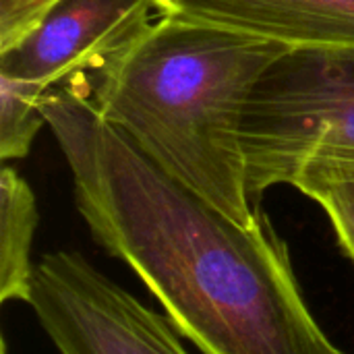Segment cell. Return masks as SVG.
<instances>
[{"label": "cell", "mask_w": 354, "mask_h": 354, "mask_svg": "<svg viewBox=\"0 0 354 354\" xmlns=\"http://www.w3.org/2000/svg\"><path fill=\"white\" fill-rule=\"evenodd\" d=\"M299 191L326 212L338 245L354 261V180L309 183Z\"/></svg>", "instance_id": "cell-9"}, {"label": "cell", "mask_w": 354, "mask_h": 354, "mask_svg": "<svg viewBox=\"0 0 354 354\" xmlns=\"http://www.w3.org/2000/svg\"><path fill=\"white\" fill-rule=\"evenodd\" d=\"M156 17L153 0H60L21 44L0 54V73L50 91L102 68Z\"/></svg>", "instance_id": "cell-5"}, {"label": "cell", "mask_w": 354, "mask_h": 354, "mask_svg": "<svg viewBox=\"0 0 354 354\" xmlns=\"http://www.w3.org/2000/svg\"><path fill=\"white\" fill-rule=\"evenodd\" d=\"M253 201L278 185L354 180V58L292 50L255 85L243 129Z\"/></svg>", "instance_id": "cell-3"}, {"label": "cell", "mask_w": 354, "mask_h": 354, "mask_svg": "<svg viewBox=\"0 0 354 354\" xmlns=\"http://www.w3.org/2000/svg\"><path fill=\"white\" fill-rule=\"evenodd\" d=\"M60 0H0V54L21 44ZM160 15L174 10V0H153Z\"/></svg>", "instance_id": "cell-10"}, {"label": "cell", "mask_w": 354, "mask_h": 354, "mask_svg": "<svg viewBox=\"0 0 354 354\" xmlns=\"http://www.w3.org/2000/svg\"><path fill=\"white\" fill-rule=\"evenodd\" d=\"M37 201L29 183L10 166L0 174V303L29 305L35 268Z\"/></svg>", "instance_id": "cell-7"}, {"label": "cell", "mask_w": 354, "mask_h": 354, "mask_svg": "<svg viewBox=\"0 0 354 354\" xmlns=\"http://www.w3.org/2000/svg\"><path fill=\"white\" fill-rule=\"evenodd\" d=\"M29 307L58 354H189L166 315L77 251L41 255Z\"/></svg>", "instance_id": "cell-4"}, {"label": "cell", "mask_w": 354, "mask_h": 354, "mask_svg": "<svg viewBox=\"0 0 354 354\" xmlns=\"http://www.w3.org/2000/svg\"><path fill=\"white\" fill-rule=\"evenodd\" d=\"M288 52L272 39L160 15L79 81L100 114L153 164L230 220L253 226L261 212L249 191L245 114L263 73Z\"/></svg>", "instance_id": "cell-2"}, {"label": "cell", "mask_w": 354, "mask_h": 354, "mask_svg": "<svg viewBox=\"0 0 354 354\" xmlns=\"http://www.w3.org/2000/svg\"><path fill=\"white\" fill-rule=\"evenodd\" d=\"M168 17L354 58V0H174Z\"/></svg>", "instance_id": "cell-6"}, {"label": "cell", "mask_w": 354, "mask_h": 354, "mask_svg": "<svg viewBox=\"0 0 354 354\" xmlns=\"http://www.w3.org/2000/svg\"><path fill=\"white\" fill-rule=\"evenodd\" d=\"M48 93L35 81L0 73V158L2 162L29 156L33 139L46 127L41 97Z\"/></svg>", "instance_id": "cell-8"}, {"label": "cell", "mask_w": 354, "mask_h": 354, "mask_svg": "<svg viewBox=\"0 0 354 354\" xmlns=\"http://www.w3.org/2000/svg\"><path fill=\"white\" fill-rule=\"evenodd\" d=\"M93 241L203 354H346L313 317L268 216L241 226L112 127L77 79L41 97Z\"/></svg>", "instance_id": "cell-1"}, {"label": "cell", "mask_w": 354, "mask_h": 354, "mask_svg": "<svg viewBox=\"0 0 354 354\" xmlns=\"http://www.w3.org/2000/svg\"><path fill=\"white\" fill-rule=\"evenodd\" d=\"M2 354H8V348H6V342L2 340Z\"/></svg>", "instance_id": "cell-11"}]
</instances>
